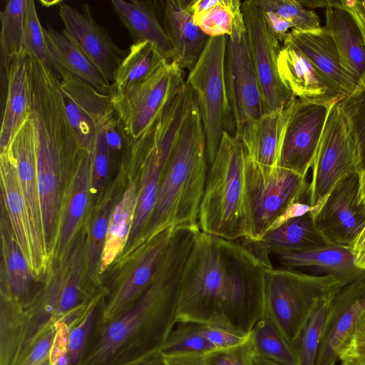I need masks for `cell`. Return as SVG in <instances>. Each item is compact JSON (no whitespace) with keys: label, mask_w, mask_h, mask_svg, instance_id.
<instances>
[{"label":"cell","mask_w":365,"mask_h":365,"mask_svg":"<svg viewBox=\"0 0 365 365\" xmlns=\"http://www.w3.org/2000/svg\"><path fill=\"white\" fill-rule=\"evenodd\" d=\"M267 267L242 243L200 231L182 272L177 321L250 334L265 315Z\"/></svg>","instance_id":"6da1fadb"},{"label":"cell","mask_w":365,"mask_h":365,"mask_svg":"<svg viewBox=\"0 0 365 365\" xmlns=\"http://www.w3.org/2000/svg\"><path fill=\"white\" fill-rule=\"evenodd\" d=\"M200 231L198 226L174 228L153 282L115 319L96 322L79 365H118L161 349L177 322L182 275Z\"/></svg>","instance_id":"7a4b0ae2"},{"label":"cell","mask_w":365,"mask_h":365,"mask_svg":"<svg viewBox=\"0 0 365 365\" xmlns=\"http://www.w3.org/2000/svg\"><path fill=\"white\" fill-rule=\"evenodd\" d=\"M31 117L35 135L37 180L46 250L55 253L62 210L61 180L73 169L84 150L65 113L60 79L45 63H31Z\"/></svg>","instance_id":"3957f363"},{"label":"cell","mask_w":365,"mask_h":365,"mask_svg":"<svg viewBox=\"0 0 365 365\" xmlns=\"http://www.w3.org/2000/svg\"><path fill=\"white\" fill-rule=\"evenodd\" d=\"M207 172L205 136L194 98L164 170L143 241L170 226H198Z\"/></svg>","instance_id":"277c9868"},{"label":"cell","mask_w":365,"mask_h":365,"mask_svg":"<svg viewBox=\"0 0 365 365\" xmlns=\"http://www.w3.org/2000/svg\"><path fill=\"white\" fill-rule=\"evenodd\" d=\"M245 160L241 141L225 132L208 168L199 210L200 231L230 241L250 237L245 201Z\"/></svg>","instance_id":"5b68a950"},{"label":"cell","mask_w":365,"mask_h":365,"mask_svg":"<svg viewBox=\"0 0 365 365\" xmlns=\"http://www.w3.org/2000/svg\"><path fill=\"white\" fill-rule=\"evenodd\" d=\"M346 284L334 275L309 274L295 269L267 267L265 314L294 347L317 305L332 298Z\"/></svg>","instance_id":"8992f818"},{"label":"cell","mask_w":365,"mask_h":365,"mask_svg":"<svg viewBox=\"0 0 365 365\" xmlns=\"http://www.w3.org/2000/svg\"><path fill=\"white\" fill-rule=\"evenodd\" d=\"M227 37L209 38L185 81L193 91L201 118L208 168L218 151L223 133L235 135L225 76Z\"/></svg>","instance_id":"52a82bcc"},{"label":"cell","mask_w":365,"mask_h":365,"mask_svg":"<svg viewBox=\"0 0 365 365\" xmlns=\"http://www.w3.org/2000/svg\"><path fill=\"white\" fill-rule=\"evenodd\" d=\"M308 186L306 178L279 166L262 165L245 153V189L250 230L249 238L260 240L290 205L307 195Z\"/></svg>","instance_id":"ba28073f"},{"label":"cell","mask_w":365,"mask_h":365,"mask_svg":"<svg viewBox=\"0 0 365 365\" xmlns=\"http://www.w3.org/2000/svg\"><path fill=\"white\" fill-rule=\"evenodd\" d=\"M341 101V100H340ZM363 170L358 149L337 101L331 108L312 165L308 203L314 215L343 178Z\"/></svg>","instance_id":"9c48e42d"},{"label":"cell","mask_w":365,"mask_h":365,"mask_svg":"<svg viewBox=\"0 0 365 365\" xmlns=\"http://www.w3.org/2000/svg\"><path fill=\"white\" fill-rule=\"evenodd\" d=\"M182 70L166 61L147 80L113 97L120 130L129 145L156 122L168 101L183 84Z\"/></svg>","instance_id":"30bf717a"},{"label":"cell","mask_w":365,"mask_h":365,"mask_svg":"<svg viewBox=\"0 0 365 365\" xmlns=\"http://www.w3.org/2000/svg\"><path fill=\"white\" fill-rule=\"evenodd\" d=\"M225 76L235 135L263 114L259 85L241 9L227 37Z\"/></svg>","instance_id":"8fae6325"},{"label":"cell","mask_w":365,"mask_h":365,"mask_svg":"<svg viewBox=\"0 0 365 365\" xmlns=\"http://www.w3.org/2000/svg\"><path fill=\"white\" fill-rule=\"evenodd\" d=\"M343 98H296L283 132L277 166L307 177L329 112Z\"/></svg>","instance_id":"7c38bea8"},{"label":"cell","mask_w":365,"mask_h":365,"mask_svg":"<svg viewBox=\"0 0 365 365\" xmlns=\"http://www.w3.org/2000/svg\"><path fill=\"white\" fill-rule=\"evenodd\" d=\"M7 150L16 165L27 212L30 268L35 280H38L45 274L50 258L44 240L36 172L34 128L31 115L16 132Z\"/></svg>","instance_id":"4fadbf2b"},{"label":"cell","mask_w":365,"mask_h":365,"mask_svg":"<svg viewBox=\"0 0 365 365\" xmlns=\"http://www.w3.org/2000/svg\"><path fill=\"white\" fill-rule=\"evenodd\" d=\"M241 10L250 50L256 71L263 114L285 106L295 96L281 81L277 71L280 42L270 30L263 11L255 0L242 2Z\"/></svg>","instance_id":"5bb4252c"},{"label":"cell","mask_w":365,"mask_h":365,"mask_svg":"<svg viewBox=\"0 0 365 365\" xmlns=\"http://www.w3.org/2000/svg\"><path fill=\"white\" fill-rule=\"evenodd\" d=\"M174 228L162 229L143 242L134 263L105 299L97 322L106 324L115 319L150 286L165 257Z\"/></svg>","instance_id":"9a60e30c"},{"label":"cell","mask_w":365,"mask_h":365,"mask_svg":"<svg viewBox=\"0 0 365 365\" xmlns=\"http://www.w3.org/2000/svg\"><path fill=\"white\" fill-rule=\"evenodd\" d=\"M359 174L341 180L312 215L315 225L329 245L351 250L365 226V207L359 204Z\"/></svg>","instance_id":"2e32d148"},{"label":"cell","mask_w":365,"mask_h":365,"mask_svg":"<svg viewBox=\"0 0 365 365\" xmlns=\"http://www.w3.org/2000/svg\"><path fill=\"white\" fill-rule=\"evenodd\" d=\"M82 11L61 2L58 13L64 25L63 34L73 42L113 84L117 70L128 51L116 46L108 31L93 18L88 4Z\"/></svg>","instance_id":"e0dca14e"},{"label":"cell","mask_w":365,"mask_h":365,"mask_svg":"<svg viewBox=\"0 0 365 365\" xmlns=\"http://www.w3.org/2000/svg\"><path fill=\"white\" fill-rule=\"evenodd\" d=\"M365 310V274L343 286L328 309L316 365H334Z\"/></svg>","instance_id":"ac0fdd59"},{"label":"cell","mask_w":365,"mask_h":365,"mask_svg":"<svg viewBox=\"0 0 365 365\" xmlns=\"http://www.w3.org/2000/svg\"><path fill=\"white\" fill-rule=\"evenodd\" d=\"M282 44L304 56L335 95L345 97L356 87L358 82L343 68L333 36L325 26L292 29Z\"/></svg>","instance_id":"d6986e66"},{"label":"cell","mask_w":365,"mask_h":365,"mask_svg":"<svg viewBox=\"0 0 365 365\" xmlns=\"http://www.w3.org/2000/svg\"><path fill=\"white\" fill-rule=\"evenodd\" d=\"M189 0L156 1L160 19L171 43L172 60L181 70H190L203 51L209 36L195 23Z\"/></svg>","instance_id":"ffe728a7"},{"label":"cell","mask_w":365,"mask_h":365,"mask_svg":"<svg viewBox=\"0 0 365 365\" xmlns=\"http://www.w3.org/2000/svg\"><path fill=\"white\" fill-rule=\"evenodd\" d=\"M4 108L0 132V154L6 152L14 136L31 115L30 53L22 49L9 66Z\"/></svg>","instance_id":"44dd1931"},{"label":"cell","mask_w":365,"mask_h":365,"mask_svg":"<svg viewBox=\"0 0 365 365\" xmlns=\"http://www.w3.org/2000/svg\"><path fill=\"white\" fill-rule=\"evenodd\" d=\"M0 226L3 257L1 301L23 308L34 296L31 292V285L35 279L3 208Z\"/></svg>","instance_id":"7402d4cb"},{"label":"cell","mask_w":365,"mask_h":365,"mask_svg":"<svg viewBox=\"0 0 365 365\" xmlns=\"http://www.w3.org/2000/svg\"><path fill=\"white\" fill-rule=\"evenodd\" d=\"M295 99L275 111L262 114L235 135L249 158L262 165L277 166L283 132Z\"/></svg>","instance_id":"603a6c76"},{"label":"cell","mask_w":365,"mask_h":365,"mask_svg":"<svg viewBox=\"0 0 365 365\" xmlns=\"http://www.w3.org/2000/svg\"><path fill=\"white\" fill-rule=\"evenodd\" d=\"M93 158V152L84 151L72 170V178L62 206L54 253L58 258L66 251L80 229L79 225L90 202Z\"/></svg>","instance_id":"cb8c5ba5"},{"label":"cell","mask_w":365,"mask_h":365,"mask_svg":"<svg viewBox=\"0 0 365 365\" xmlns=\"http://www.w3.org/2000/svg\"><path fill=\"white\" fill-rule=\"evenodd\" d=\"M111 4L133 43L149 42L165 60L172 61L173 49L161 23L156 1L113 0Z\"/></svg>","instance_id":"d4e9b609"},{"label":"cell","mask_w":365,"mask_h":365,"mask_svg":"<svg viewBox=\"0 0 365 365\" xmlns=\"http://www.w3.org/2000/svg\"><path fill=\"white\" fill-rule=\"evenodd\" d=\"M43 29L54 71L59 78L61 73L68 71L98 92L115 96L113 85L73 42L51 28Z\"/></svg>","instance_id":"484cf974"},{"label":"cell","mask_w":365,"mask_h":365,"mask_svg":"<svg viewBox=\"0 0 365 365\" xmlns=\"http://www.w3.org/2000/svg\"><path fill=\"white\" fill-rule=\"evenodd\" d=\"M279 263L286 269H307L321 274L334 275L349 284L365 274L355 264L351 249L328 245L297 252L274 254Z\"/></svg>","instance_id":"4316f807"},{"label":"cell","mask_w":365,"mask_h":365,"mask_svg":"<svg viewBox=\"0 0 365 365\" xmlns=\"http://www.w3.org/2000/svg\"><path fill=\"white\" fill-rule=\"evenodd\" d=\"M326 25L335 42L341 63L356 82L365 73V41L349 14L332 1L326 9Z\"/></svg>","instance_id":"83f0119b"},{"label":"cell","mask_w":365,"mask_h":365,"mask_svg":"<svg viewBox=\"0 0 365 365\" xmlns=\"http://www.w3.org/2000/svg\"><path fill=\"white\" fill-rule=\"evenodd\" d=\"M123 168L118 178L108 187L95 208V212L86 226V284L98 290V269L104 248L108 225L113 210L122 194V177ZM99 290V289H98Z\"/></svg>","instance_id":"f1b7e54d"},{"label":"cell","mask_w":365,"mask_h":365,"mask_svg":"<svg viewBox=\"0 0 365 365\" xmlns=\"http://www.w3.org/2000/svg\"><path fill=\"white\" fill-rule=\"evenodd\" d=\"M277 66L281 81L296 98L343 97L335 95L312 63L292 47L282 46Z\"/></svg>","instance_id":"f546056e"},{"label":"cell","mask_w":365,"mask_h":365,"mask_svg":"<svg viewBox=\"0 0 365 365\" xmlns=\"http://www.w3.org/2000/svg\"><path fill=\"white\" fill-rule=\"evenodd\" d=\"M2 203L14 237L30 266L29 222L15 163L8 150L0 155Z\"/></svg>","instance_id":"4dcf8cb0"},{"label":"cell","mask_w":365,"mask_h":365,"mask_svg":"<svg viewBox=\"0 0 365 365\" xmlns=\"http://www.w3.org/2000/svg\"><path fill=\"white\" fill-rule=\"evenodd\" d=\"M257 241L268 254L274 255L308 251L329 245L318 231L311 212L267 232Z\"/></svg>","instance_id":"1f68e13d"},{"label":"cell","mask_w":365,"mask_h":365,"mask_svg":"<svg viewBox=\"0 0 365 365\" xmlns=\"http://www.w3.org/2000/svg\"><path fill=\"white\" fill-rule=\"evenodd\" d=\"M135 182L122 193L110 216L106 242L98 269V275L104 272L114 259L124 251L131 229L138 200Z\"/></svg>","instance_id":"d6a6232c"},{"label":"cell","mask_w":365,"mask_h":365,"mask_svg":"<svg viewBox=\"0 0 365 365\" xmlns=\"http://www.w3.org/2000/svg\"><path fill=\"white\" fill-rule=\"evenodd\" d=\"M165 60L150 43H133L115 73V94L122 93L151 76Z\"/></svg>","instance_id":"836d02e7"},{"label":"cell","mask_w":365,"mask_h":365,"mask_svg":"<svg viewBox=\"0 0 365 365\" xmlns=\"http://www.w3.org/2000/svg\"><path fill=\"white\" fill-rule=\"evenodd\" d=\"M255 356L279 365H299L294 347L265 314L250 332Z\"/></svg>","instance_id":"e575fe53"},{"label":"cell","mask_w":365,"mask_h":365,"mask_svg":"<svg viewBox=\"0 0 365 365\" xmlns=\"http://www.w3.org/2000/svg\"><path fill=\"white\" fill-rule=\"evenodd\" d=\"M60 88L68 93L90 116L94 125L117 118L113 97L96 88L68 71L60 74Z\"/></svg>","instance_id":"d590c367"},{"label":"cell","mask_w":365,"mask_h":365,"mask_svg":"<svg viewBox=\"0 0 365 365\" xmlns=\"http://www.w3.org/2000/svg\"><path fill=\"white\" fill-rule=\"evenodd\" d=\"M68 327L61 322L49 325L36 339L17 365H65Z\"/></svg>","instance_id":"8d00e7d4"},{"label":"cell","mask_w":365,"mask_h":365,"mask_svg":"<svg viewBox=\"0 0 365 365\" xmlns=\"http://www.w3.org/2000/svg\"><path fill=\"white\" fill-rule=\"evenodd\" d=\"M27 0H9L0 13L1 64L9 66L22 50L24 19Z\"/></svg>","instance_id":"74e56055"},{"label":"cell","mask_w":365,"mask_h":365,"mask_svg":"<svg viewBox=\"0 0 365 365\" xmlns=\"http://www.w3.org/2000/svg\"><path fill=\"white\" fill-rule=\"evenodd\" d=\"M215 349L202 332V324L177 321L160 349L164 356L205 354Z\"/></svg>","instance_id":"f35d334b"},{"label":"cell","mask_w":365,"mask_h":365,"mask_svg":"<svg viewBox=\"0 0 365 365\" xmlns=\"http://www.w3.org/2000/svg\"><path fill=\"white\" fill-rule=\"evenodd\" d=\"M332 298L319 302L303 327L294 345L299 365H316L325 321Z\"/></svg>","instance_id":"ab89813d"},{"label":"cell","mask_w":365,"mask_h":365,"mask_svg":"<svg viewBox=\"0 0 365 365\" xmlns=\"http://www.w3.org/2000/svg\"><path fill=\"white\" fill-rule=\"evenodd\" d=\"M107 293L96 297L85 312L68 328L65 365H79Z\"/></svg>","instance_id":"60d3db41"},{"label":"cell","mask_w":365,"mask_h":365,"mask_svg":"<svg viewBox=\"0 0 365 365\" xmlns=\"http://www.w3.org/2000/svg\"><path fill=\"white\" fill-rule=\"evenodd\" d=\"M365 167V73L355 89L339 101Z\"/></svg>","instance_id":"b9f144b4"},{"label":"cell","mask_w":365,"mask_h":365,"mask_svg":"<svg viewBox=\"0 0 365 365\" xmlns=\"http://www.w3.org/2000/svg\"><path fill=\"white\" fill-rule=\"evenodd\" d=\"M106 123H100L96 127V139L93 150V164L91 170V207L96 208L101 200L108 175L111 150L108 145Z\"/></svg>","instance_id":"7bdbcfd3"},{"label":"cell","mask_w":365,"mask_h":365,"mask_svg":"<svg viewBox=\"0 0 365 365\" xmlns=\"http://www.w3.org/2000/svg\"><path fill=\"white\" fill-rule=\"evenodd\" d=\"M22 49L29 51L54 71L53 62L48 49L44 29L38 19L33 0H27L26 5Z\"/></svg>","instance_id":"ee69618b"},{"label":"cell","mask_w":365,"mask_h":365,"mask_svg":"<svg viewBox=\"0 0 365 365\" xmlns=\"http://www.w3.org/2000/svg\"><path fill=\"white\" fill-rule=\"evenodd\" d=\"M238 0H220V2L195 21L201 31L209 37L229 36L234 20L241 9Z\"/></svg>","instance_id":"f6af8a7d"},{"label":"cell","mask_w":365,"mask_h":365,"mask_svg":"<svg viewBox=\"0 0 365 365\" xmlns=\"http://www.w3.org/2000/svg\"><path fill=\"white\" fill-rule=\"evenodd\" d=\"M263 10L272 11L286 20L292 29H315L321 27L318 15L297 0H255Z\"/></svg>","instance_id":"bcb514c9"},{"label":"cell","mask_w":365,"mask_h":365,"mask_svg":"<svg viewBox=\"0 0 365 365\" xmlns=\"http://www.w3.org/2000/svg\"><path fill=\"white\" fill-rule=\"evenodd\" d=\"M60 93L67 120L80 147L92 153L96 134L94 123L68 93L61 88Z\"/></svg>","instance_id":"7dc6e473"},{"label":"cell","mask_w":365,"mask_h":365,"mask_svg":"<svg viewBox=\"0 0 365 365\" xmlns=\"http://www.w3.org/2000/svg\"><path fill=\"white\" fill-rule=\"evenodd\" d=\"M210 365H252L255 356L250 337L240 344L212 350L205 354Z\"/></svg>","instance_id":"c3c4849f"},{"label":"cell","mask_w":365,"mask_h":365,"mask_svg":"<svg viewBox=\"0 0 365 365\" xmlns=\"http://www.w3.org/2000/svg\"><path fill=\"white\" fill-rule=\"evenodd\" d=\"M339 360L365 365V310L359 317L351 337L340 354Z\"/></svg>","instance_id":"681fc988"},{"label":"cell","mask_w":365,"mask_h":365,"mask_svg":"<svg viewBox=\"0 0 365 365\" xmlns=\"http://www.w3.org/2000/svg\"><path fill=\"white\" fill-rule=\"evenodd\" d=\"M202 332L215 349L227 348L243 343L250 337L229 329L210 324H202Z\"/></svg>","instance_id":"f907efd6"},{"label":"cell","mask_w":365,"mask_h":365,"mask_svg":"<svg viewBox=\"0 0 365 365\" xmlns=\"http://www.w3.org/2000/svg\"><path fill=\"white\" fill-rule=\"evenodd\" d=\"M264 16L266 21L277 40L280 43H283L289 29H292L291 24L279 16V14L269 10H263Z\"/></svg>","instance_id":"816d5d0a"},{"label":"cell","mask_w":365,"mask_h":365,"mask_svg":"<svg viewBox=\"0 0 365 365\" xmlns=\"http://www.w3.org/2000/svg\"><path fill=\"white\" fill-rule=\"evenodd\" d=\"M339 5L351 16L365 41V0L339 1Z\"/></svg>","instance_id":"f5cc1de1"},{"label":"cell","mask_w":365,"mask_h":365,"mask_svg":"<svg viewBox=\"0 0 365 365\" xmlns=\"http://www.w3.org/2000/svg\"><path fill=\"white\" fill-rule=\"evenodd\" d=\"M312 211V207L309 205L308 202H304L302 200L297 201L293 202L289 206V207L269 227L267 230H272L276 229L287 221L302 216L308 212Z\"/></svg>","instance_id":"db71d44e"},{"label":"cell","mask_w":365,"mask_h":365,"mask_svg":"<svg viewBox=\"0 0 365 365\" xmlns=\"http://www.w3.org/2000/svg\"><path fill=\"white\" fill-rule=\"evenodd\" d=\"M164 359L166 365H210L205 354L177 355Z\"/></svg>","instance_id":"11a10c76"},{"label":"cell","mask_w":365,"mask_h":365,"mask_svg":"<svg viewBox=\"0 0 365 365\" xmlns=\"http://www.w3.org/2000/svg\"><path fill=\"white\" fill-rule=\"evenodd\" d=\"M118 365H166L160 349L151 351Z\"/></svg>","instance_id":"9f6ffc18"},{"label":"cell","mask_w":365,"mask_h":365,"mask_svg":"<svg viewBox=\"0 0 365 365\" xmlns=\"http://www.w3.org/2000/svg\"><path fill=\"white\" fill-rule=\"evenodd\" d=\"M356 266L365 271V226L351 247Z\"/></svg>","instance_id":"6f0895ef"},{"label":"cell","mask_w":365,"mask_h":365,"mask_svg":"<svg viewBox=\"0 0 365 365\" xmlns=\"http://www.w3.org/2000/svg\"><path fill=\"white\" fill-rule=\"evenodd\" d=\"M219 2L220 0H189L188 8L194 21Z\"/></svg>","instance_id":"680465c9"},{"label":"cell","mask_w":365,"mask_h":365,"mask_svg":"<svg viewBox=\"0 0 365 365\" xmlns=\"http://www.w3.org/2000/svg\"><path fill=\"white\" fill-rule=\"evenodd\" d=\"M358 202L365 207V167L359 175Z\"/></svg>","instance_id":"91938a15"},{"label":"cell","mask_w":365,"mask_h":365,"mask_svg":"<svg viewBox=\"0 0 365 365\" xmlns=\"http://www.w3.org/2000/svg\"><path fill=\"white\" fill-rule=\"evenodd\" d=\"M252 365H279L268 360H266L262 357L255 356L253 360Z\"/></svg>","instance_id":"94428289"},{"label":"cell","mask_w":365,"mask_h":365,"mask_svg":"<svg viewBox=\"0 0 365 365\" xmlns=\"http://www.w3.org/2000/svg\"><path fill=\"white\" fill-rule=\"evenodd\" d=\"M341 365H359V364L353 363V362H350V361H341Z\"/></svg>","instance_id":"6125c7cd"}]
</instances>
